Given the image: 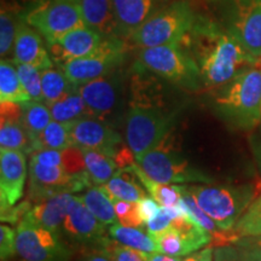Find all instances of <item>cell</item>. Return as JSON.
Masks as SVG:
<instances>
[{
	"label": "cell",
	"mask_w": 261,
	"mask_h": 261,
	"mask_svg": "<svg viewBox=\"0 0 261 261\" xmlns=\"http://www.w3.org/2000/svg\"><path fill=\"white\" fill-rule=\"evenodd\" d=\"M138 165L150 178L163 184H210V175L192 166L187 159L178 154L158 148L135 158Z\"/></svg>",
	"instance_id": "9c48e42d"
},
{
	"label": "cell",
	"mask_w": 261,
	"mask_h": 261,
	"mask_svg": "<svg viewBox=\"0 0 261 261\" xmlns=\"http://www.w3.org/2000/svg\"><path fill=\"white\" fill-rule=\"evenodd\" d=\"M22 19L12 14L10 10L2 9L0 12V55L2 58H6L14 52L16 35Z\"/></svg>",
	"instance_id": "e575fe53"
},
{
	"label": "cell",
	"mask_w": 261,
	"mask_h": 261,
	"mask_svg": "<svg viewBox=\"0 0 261 261\" xmlns=\"http://www.w3.org/2000/svg\"><path fill=\"white\" fill-rule=\"evenodd\" d=\"M75 198L76 196L68 194V192L52 196L47 200L32 207V210L24 215V219L33 224L46 227L54 232L60 233L65 218L75 202Z\"/></svg>",
	"instance_id": "d6986e66"
},
{
	"label": "cell",
	"mask_w": 261,
	"mask_h": 261,
	"mask_svg": "<svg viewBox=\"0 0 261 261\" xmlns=\"http://www.w3.org/2000/svg\"><path fill=\"white\" fill-rule=\"evenodd\" d=\"M73 146L71 142L69 123H64L52 120L46 128L39 135L34 143L35 151L42 149L64 150Z\"/></svg>",
	"instance_id": "1f68e13d"
},
{
	"label": "cell",
	"mask_w": 261,
	"mask_h": 261,
	"mask_svg": "<svg viewBox=\"0 0 261 261\" xmlns=\"http://www.w3.org/2000/svg\"><path fill=\"white\" fill-rule=\"evenodd\" d=\"M214 261H244L240 249L234 246L225 244L214 250Z\"/></svg>",
	"instance_id": "7bdbcfd3"
},
{
	"label": "cell",
	"mask_w": 261,
	"mask_h": 261,
	"mask_svg": "<svg viewBox=\"0 0 261 261\" xmlns=\"http://www.w3.org/2000/svg\"><path fill=\"white\" fill-rule=\"evenodd\" d=\"M12 54L15 63L34 65L40 70L54 67L48 48L44 45L42 35L24 19L19 23Z\"/></svg>",
	"instance_id": "ac0fdd59"
},
{
	"label": "cell",
	"mask_w": 261,
	"mask_h": 261,
	"mask_svg": "<svg viewBox=\"0 0 261 261\" xmlns=\"http://www.w3.org/2000/svg\"><path fill=\"white\" fill-rule=\"evenodd\" d=\"M32 98L22 85L15 62L2 58L0 62V103L12 102L24 104Z\"/></svg>",
	"instance_id": "cb8c5ba5"
},
{
	"label": "cell",
	"mask_w": 261,
	"mask_h": 261,
	"mask_svg": "<svg viewBox=\"0 0 261 261\" xmlns=\"http://www.w3.org/2000/svg\"><path fill=\"white\" fill-rule=\"evenodd\" d=\"M137 63L143 69L177 86L197 90L203 85L198 65L180 42L140 48Z\"/></svg>",
	"instance_id": "5b68a950"
},
{
	"label": "cell",
	"mask_w": 261,
	"mask_h": 261,
	"mask_svg": "<svg viewBox=\"0 0 261 261\" xmlns=\"http://www.w3.org/2000/svg\"><path fill=\"white\" fill-rule=\"evenodd\" d=\"M181 261H214V249L205 247L203 249L189 254Z\"/></svg>",
	"instance_id": "7dc6e473"
},
{
	"label": "cell",
	"mask_w": 261,
	"mask_h": 261,
	"mask_svg": "<svg viewBox=\"0 0 261 261\" xmlns=\"http://www.w3.org/2000/svg\"><path fill=\"white\" fill-rule=\"evenodd\" d=\"M29 177L31 198L40 202L55 195L80 192L92 187V180L87 172L73 175L61 167H47L33 160L29 161Z\"/></svg>",
	"instance_id": "7c38bea8"
},
{
	"label": "cell",
	"mask_w": 261,
	"mask_h": 261,
	"mask_svg": "<svg viewBox=\"0 0 261 261\" xmlns=\"http://www.w3.org/2000/svg\"><path fill=\"white\" fill-rule=\"evenodd\" d=\"M145 260L146 261H181L182 259L178 256H171L167 255V254L162 253H144Z\"/></svg>",
	"instance_id": "681fc988"
},
{
	"label": "cell",
	"mask_w": 261,
	"mask_h": 261,
	"mask_svg": "<svg viewBox=\"0 0 261 261\" xmlns=\"http://www.w3.org/2000/svg\"><path fill=\"white\" fill-rule=\"evenodd\" d=\"M31 160L47 166V167H61L63 168V150L54 149H42L34 151L32 154ZM64 169V168H63Z\"/></svg>",
	"instance_id": "ab89813d"
},
{
	"label": "cell",
	"mask_w": 261,
	"mask_h": 261,
	"mask_svg": "<svg viewBox=\"0 0 261 261\" xmlns=\"http://www.w3.org/2000/svg\"><path fill=\"white\" fill-rule=\"evenodd\" d=\"M16 249L22 261H69L60 234L22 219L16 227Z\"/></svg>",
	"instance_id": "30bf717a"
},
{
	"label": "cell",
	"mask_w": 261,
	"mask_h": 261,
	"mask_svg": "<svg viewBox=\"0 0 261 261\" xmlns=\"http://www.w3.org/2000/svg\"><path fill=\"white\" fill-rule=\"evenodd\" d=\"M0 148L4 150H21L24 154L34 151L32 139L25 130L22 120L2 121Z\"/></svg>",
	"instance_id": "f546056e"
},
{
	"label": "cell",
	"mask_w": 261,
	"mask_h": 261,
	"mask_svg": "<svg viewBox=\"0 0 261 261\" xmlns=\"http://www.w3.org/2000/svg\"><path fill=\"white\" fill-rule=\"evenodd\" d=\"M32 210L29 202H22L21 204L14 205V207L5 208L2 210V221L3 223H9V224H15L18 220H22L24 218V215Z\"/></svg>",
	"instance_id": "b9f144b4"
},
{
	"label": "cell",
	"mask_w": 261,
	"mask_h": 261,
	"mask_svg": "<svg viewBox=\"0 0 261 261\" xmlns=\"http://www.w3.org/2000/svg\"><path fill=\"white\" fill-rule=\"evenodd\" d=\"M125 42L119 37H104L99 47L89 56L69 61L61 67L74 86L115 71L125 58Z\"/></svg>",
	"instance_id": "ba28073f"
},
{
	"label": "cell",
	"mask_w": 261,
	"mask_h": 261,
	"mask_svg": "<svg viewBox=\"0 0 261 261\" xmlns=\"http://www.w3.org/2000/svg\"><path fill=\"white\" fill-rule=\"evenodd\" d=\"M142 187L143 185L140 184L137 175L128 168L117 171L109 181L100 185V188L109 195L110 198L130 202H138L148 196Z\"/></svg>",
	"instance_id": "7402d4cb"
},
{
	"label": "cell",
	"mask_w": 261,
	"mask_h": 261,
	"mask_svg": "<svg viewBox=\"0 0 261 261\" xmlns=\"http://www.w3.org/2000/svg\"><path fill=\"white\" fill-rule=\"evenodd\" d=\"M24 21L40 33L47 45L67 33L86 25L80 0H48L32 10Z\"/></svg>",
	"instance_id": "52a82bcc"
},
{
	"label": "cell",
	"mask_w": 261,
	"mask_h": 261,
	"mask_svg": "<svg viewBox=\"0 0 261 261\" xmlns=\"http://www.w3.org/2000/svg\"><path fill=\"white\" fill-rule=\"evenodd\" d=\"M80 5L87 27L100 33L103 37L121 38L113 0H80Z\"/></svg>",
	"instance_id": "44dd1931"
},
{
	"label": "cell",
	"mask_w": 261,
	"mask_h": 261,
	"mask_svg": "<svg viewBox=\"0 0 261 261\" xmlns=\"http://www.w3.org/2000/svg\"><path fill=\"white\" fill-rule=\"evenodd\" d=\"M197 15L185 0L159 9L128 38L138 48L177 44L195 24Z\"/></svg>",
	"instance_id": "277c9868"
},
{
	"label": "cell",
	"mask_w": 261,
	"mask_h": 261,
	"mask_svg": "<svg viewBox=\"0 0 261 261\" xmlns=\"http://www.w3.org/2000/svg\"><path fill=\"white\" fill-rule=\"evenodd\" d=\"M213 109L230 127L255 128L261 122V68H249L215 89Z\"/></svg>",
	"instance_id": "7a4b0ae2"
},
{
	"label": "cell",
	"mask_w": 261,
	"mask_h": 261,
	"mask_svg": "<svg viewBox=\"0 0 261 261\" xmlns=\"http://www.w3.org/2000/svg\"><path fill=\"white\" fill-rule=\"evenodd\" d=\"M250 146H252V151L257 165V168L261 173V122L253 129V133L250 135L249 139Z\"/></svg>",
	"instance_id": "f6af8a7d"
},
{
	"label": "cell",
	"mask_w": 261,
	"mask_h": 261,
	"mask_svg": "<svg viewBox=\"0 0 261 261\" xmlns=\"http://www.w3.org/2000/svg\"><path fill=\"white\" fill-rule=\"evenodd\" d=\"M17 255L16 249V230L9 225L3 224L0 226V259L9 261Z\"/></svg>",
	"instance_id": "f35d334b"
},
{
	"label": "cell",
	"mask_w": 261,
	"mask_h": 261,
	"mask_svg": "<svg viewBox=\"0 0 261 261\" xmlns=\"http://www.w3.org/2000/svg\"><path fill=\"white\" fill-rule=\"evenodd\" d=\"M218 227L232 232L234 225L255 200L257 188L244 185H185Z\"/></svg>",
	"instance_id": "3957f363"
},
{
	"label": "cell",
	"mask_w": 261,
	"mask_h": 261,
	"mask_svg": "<svg viewBox=\"0 0 261 261\" xmlns=\"http://www.w3.org/2000/svg\"><path fill=\"white\" fill-rule=\"evenodd\" d=\"M106 227V225L100 223L86 207L79 196H76L65 218L62 232L77 242L103 244L108 241Z\"/></svg>",
	"instance_id": "e0dca14e"
},
{
	"label": "cell",
	"mask_w": 261,
	"mask_h": 261,
	"mask_svg": "<svg viewBox=\"0 0 261 261\" xmlns=\"http://www.w3.org/2000/svg\"><path fill=\"white\" fill-rule=\"evenodd\" d=\"M92 214L106 226H112L117 223V215L114 208L113 200L100 187H90L83 195L79 196Z\"/></svg>",
	"instance_id": "4316f807"
},
{
	"label": "cell",
	"mask_w": 261,
	"mask_h": 261,
	"mask_svg": "<svg viewBox=\"0 0 261 261\" xmlns=\"http://www.w3.org/2000/svg\"><path fill=\"white\" fill-rule=\"evenodd\" d=\"M138 178L140 184L146 189L154 200L161 204L162 207H175L180 203L182 191L181 185H174V184H163V182H159L149 177L146 173L143 171V168L138 165V162L135 161L127 166Z\"/></svg>",
	"instance_id": "603a6c76"
},
{
	"label": "cell",
	"mask_w": 261,
	"mask_h": 261,
	"mask_svg": "<svg viewBox=\"0 0 261 261\" xmlns=\"http://www.w3.org/2000/svg\"><path fill=\"white\" fill-rule=\"evenodd\" d=\"M236 247L240 249L244 261H261V248L240 246V244H236Z\"/></svg>",
	"instance_id": "c3c4849f"
},
{
	"label": "cell",
	"mask_w": 261,
	"mask_h": 261,
	"mask_svg": "<svg viewBox=\"0 0 261 261\" xmlns=\"http://www.w3.org/2000/svg\"><path fill=\"white\" fill-rule=\"evenodd\" d=\"M80 149L84 155L86 172L93 184L100 187L114 177L117 168L115 160L98 150L87 148Z\"/></svg>",
	"instance_id": "484cf974"
},
{
	"label": "cell",
	"mask_w": 261,
	"mask_h": 261,
	"mask_svg": "<svg viewBox=\"0 0 261 261\" xmlns=\"http://www.w3.org/2000/svg\"><path fill=\"white\" fill-rule=\"evenodd\" d=\"M108 248H109L114 261H146L144 253L132 249V248L121 246V244L116 246L110 241L108 243Z\"/></svg>",
	"instance_id": "60d3db41"
},
{
	"label": "cell",
	"mask_w": 261,
	"mask_h": 261,
	"mask_svg": "<svg viewBox=\"0 0 261 261\" xmlns=\"http://www.w3.org/2000/svg\"><path fill=\"white\" fill-rule=\"evenodd\" d=\"M112 200L120 224L133 227L144 226V221L139 215L138 202L116 200V198H112Z\"/></svg>",
	"instance_id": "74e56055"
},
{
	"label": "cell",
	"mask_w": 261,
	"mask_h": 261,
	"mask_svg": "<svg viewBox=\"0 0 261 261\" xmlns=\"http://www.w3.org/2000/svg\"><path fill=\"white\" fill-rule=\"evenodd\" d=\"M108 243H109V240L102 244V248H97L87 254L85 261H114L109 248H108Z\"/></svg>",
	"instance_id": "bcb514c9"
},
{
	"label": "cell",
	"mask_w": 261,
	"mask_h": 261,
	"mask_svg": "<svg viewBox=\"0 0 261 261\" xmlns=\"http://www.w3.org/2000/svg\"><path fill=\"white\" fill-rule=\"evenodd\" d=\"M47 106L50 108L52 119L60 122L69 123L76 121L81 117L92 116L89 107L85 103L84 98L77 92V90L57 100V102L47 104Z\"/></svg>",
	"instance_id": "83f0119b"
},
{
	"label": "cell",
	"mask_w": 261,
	"mask_h": 261,
	"mask_svg": "<svg viewBox=\"0 0 261 261\" xmlns=\"http://www.w3.org/2000/svg\"><path fill=\"white\" fill-rule=\"evenodd\" d=\"M154 237L158 252L162 254H167L171 256H187L191 254V249L187 243V241L182 238L180 232L175 227L169 226L165 231L155 234Z\"/></svg>",
	"instance_id": "836d02e7"
},
{
	"label": "cell",
	"mask_w": 261,
	"mask_h": 261,
	"mask_svg": "<svg viewBox=\"0 0 261 261\" xmlns=\"http://www.w3.org/2000/svg\"><path fill=\"white\" fill-rule=\"evenodd\" d=\"M77 92L89 107L91 115L102 119L112 115L121 102V76L115 70L90 83L80 85Z\"/></svg>",
	"instance_id": "5bb4252c"
},
{
	"label": "cell",
	"mask_w": 261,
	"mask_h": 261,
	"mask_svg": "<svg viewBox=\"0 0 261 261\" xmlns=\"http://www.w3.org/2000/svg\"><path fill=\"white\" fill-rule=\"evenodd\" d=\"M22 107H23L22 123H23L25 130L31 137L33 146H34V143L39 135L46 128L48 123L54 119H52L50 108L45 102L31 100V102L22 104Z\"/></svg>",
	"instance_id": "4dcf8cb0"
},
{
	"label": "cell",
	"mask_w": 261,
	"mask_h": 261,
	"mask_svg": "<svg viewBox=\"0 0 261 261\" xmlns=\"http://www.w3.org/2000/svg\"><path fill=\"white\" fill-rule=\"evenodd\" d=\"M161 205H159L158 202H156L152 197H149V196H145L142 200L138 201V211L139 215L142 218V220L146 224V221L151 219L154 215L158 213Z\"/></svg>",
	"instance_id": "ee69618b"
},
{
	"label": "cell",
	"mask_w": 261,
	"mask_h": 261,
	"mask_svg": "<svg viewBox=\"0 0 261 261\" xmlns=\"http://www.w3.org/2000/svg\"><path fill=\"white\" fill-rule=\"evenodd\" d=\"M103 35L94 29L83 25L47 45L52 61L62 67L67 62L89 56L99 47Z\"/></svg>",
	"instance_id": "2e32d148"
},
{
	"label": "cell",
	"mask_w": 261,
	"mask_h": 261,
	"mask_svg": "<svg viewBox=\"0 0 261 261\" xmlns=\"http://www.w3.org/2000/svg\"><path fill=\"white\" fill-rule=\"evenodd\" d=\"M225 27L261 67V0H230Z\"/></svg>",
	"instance_id": "8fae6325"
},
{
	"label": "cell",
	"mask_w": 261,
	"mask_h": 261,
	"mask_svg": "<svg viewBox=\"0 0 261 261\" xmlns=\"http://www.w3.org/2000/svg\"><path fill=\"white\" fill-rule=\"evenodd\" d=\"M17 68L19 79L22 85L27 91L32 100L37 102H44V96H42V86H41V70L34 65L15 63Z\"/></svg>",
	"instance_id": "d590c367"
},
{
	"label": "cell",
	"mask_w": 261,
	"mask_h": 261,
	"mask_svg": "<svg viewBox=\"0 0 261 261\" xmlns=\"http://www.w3.org/2000/svg\"><path fill=\"white\" fill-rule=\"evenodd\" d=\"M41 86L44 102L46 104L57 102L77 90V87L70 83L63 70L56 69L54 67L41 70Z\"/></svg>",
	"instance_id": "f1b7e54d"
},
{
	"label": "cell",
	"mask_w": 261,
	"mask_h": 261,
	"mask_svg": "<svg viewBox=\"0 0 261 261\" xmlns=\"http://www.w3.org/2000/svg\"><path fill=\"white\" fill-rule=\"evenodd\" d=\"M232 233L236 241L240 240V237H261V194L238 219Z\"/></svg>",
	"instance_id": "d6a6232c"
},
{
	"label": "cell",
	"mask_w": 261,
	"mask_h": 261,
	"mask_svg": "<svg viewBox=\"0 0 261 261\" xmlns=\"http://www.w3.org/2000/svg\"><path fill=\"white\" fill-rule=\"evenodd\" d=\"M120 35L129 38L159 10V0H113Z\"/></svg>",
	"instance_id": "ffe728a7"
},
{
	"label": "cell",
	"mask_w": 261,
	"mask_h": 261,
	"mask_svg": "<svg viewBox=\"0 0 261 261\" xmlns=\"http://www.w3.org/2000/svg\"><path fill=\"white\" fill-rule=\"evenodd\" d=\"M174 117L156 107L135 104L126 117V140L135 158L158 148L172 128Z\"/></svg>",
	"instance_id": "8992f818"
},
{
	"label": "cell",
	"mask_w": 261,
	"mask_h": 261,
	"mask_svg": "<svg viewBox=\"0 0 261 261\" xmlns=\"http://www.w3.org/2000/svg\"><path fill=\"white\" fill-rule=\"evenodd\" d=\"M180 45L198 65L202 84L208 89H218L244 70L260 67L225 25L202 16H197Z\"/></svg>",
	"instance_id": "6da1fadb"
},
{
	"label": "cell",
	"mask_w": 261,
	"mask_h": 261,
	"mask_svg": "<svg viewBox=\"0 0 261 261\" xmlns=\"http://www.w3.org/2000/svg\"><path fill=\"white\" fill-rule=\"evenodd\" d=\"M182 208L180 203L175 207H160V210L158 211L154 217L151 219L146 221L145 226H146V231L151 234V236H155L162 231H165L166 228H168L172 225V221L174 218H177L178 215H180L182 213Z\"/></svg>",
	"instance_id": "8d00e7d4"
},
{
	"label": "cell",
	"mask_w": 261,
	"mask_h": 261,
	"mask_svg": "<svg viewBox=\"0 0 261 261\" xmlns=\"http://www.w3.org/2000/svg\"><path fill=\"white\" fill-rule=\"evenodd\" d=\"M27 178L25 154L21 150H0V204L14 207L24 192Z\"/></svg>",
	"instance_id": "9a60e30c"
},
{
	"label": "cell",
	"mask_w": 261,
	"mask_h": 261,
	"mask_svg": "<svg viewBox=\"0 0 261 261\" xmlns=\"http://www.w3.org/2000/svg\"><path fill=\"white\" fill-rule=\"evenodd\" d=\"M109 234L114 241L121 246L132 248L143 253H156L158 248L154 237L148 231H143L140 227L126 226L116 223L109 226Z\"/></svg>",
	"instance_id": "d4e9b609"
},
{
	"label": "cell",
	"mask_w": 261,
	"mask_h": 261,
	"mask_svg": "<svg viewBox=\"0 0 261 261\" xmlns=\"http://www.w3.org/2000/svg\"><path fill=\"white\" fill-rule=\"evenodd\" d=\"M69 130L73 145L77 148L98 150L114 160L120 151L121 136L102 119L94 116L81 117L69 122Z\"/></svg>",
	"instance_id": "4fadbf2b"
},
{
	"label": "cell",
	"mask_w": 261,
	"mask_h": 261,
	"mask_svg": "<svg viewBox=\"0 0 261 261\" xmlns=\"http://www.w3.org/2000/svg\"><path fill=\"white\" fill-rule=\"evenodd\" d=\"M234 244L261 248V237H242L240 238V240H237Z\"/></svg>",
	"instance_id": "f907efd6"
}]
</instances>
